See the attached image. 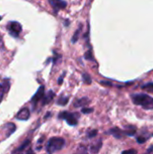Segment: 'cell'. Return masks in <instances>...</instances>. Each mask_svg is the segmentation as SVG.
I'll list each match as a JSON object with an SVG mask.
<instances>
[{
	"label": "cell",
	"instance_id": "9c48e42d",
	"mask_svg": "<svg viewBox=\"0 0 153 154\" xmlns=\"http://www.w3.org/2000/svg\"><path fill=\"white\" fill-rule=\"evenodd\" d=\"M9 86H10V84H9V81H7V80H5V81L4 83H2V84H0V103H1V101L3 100L4 95L8 91Z\"/></svg>",
	"mask_w": 153,
	"mask_h": 154
},
{
	"label": "cell",
	"instance_id": "30bf717a",
	"mask_svg": "<svg viewBox=\"0 0 153 154\" xmlns=\"http://www.w3.org/2000/svg\"><path fill=\"white\" fill-rule=\"evenodd\" d=\"M54 97H55V93L53 92V91H49L48 93H47V95H44V97H43V99H42V105H47V104H49L53 98H54Z\"/></svg>",
	"mask_w": 153,
	"mask_h": 154
},
{
	"label": "cell",
	"instance_id": "3957f363",
	"mask_svg": "<svg viewBox=\"0 0 153 154\" xmlns=\"http://www.w3.org/2000/svg\"><path fill=\"white\" fill-rule=\"evenodd\" d=\"M59 117L60 119H64L69 125H78V115L71 114L68 112H62L60 114Z\"/></svg>",
	"mask_w": 153,
	"mask_h": 154
},
{
	"label": "cell",
	"instance_id": "cb8c5ba5",
	"mask_svg": "<svg viewBox=\"0 0 153 154\" xmlns=\"http://www.w3.org/2000/svg\"><path fill=\"white\" fill-rule=\"evenodd\" d=\"M3 47H4V42H3V39H2V37L0 36V50H2V49H3Z\"/></svg>",
	"mask_w": 153,
	"mask_h": 154
},
{
	"label": "cell",
	"instance_id": "ac0fdd59",
	"mask_svg": "<svg viewBox=\"0 0 153 154\" xmlns=\"http://www.w3.org/2000/svg\"><path fill=\"white\" fill-rule=\"evenodd\" d=\"M83 79H84V82H85L86 84H90V83H91V79H90V77H89L88 74L84 73V74H83Z\"/></svg>",
	"mask_w": 153,
	"mask_h": 154
},
{
	"label": "cell",
	"instance_id": "6da1fadb",
	"mask_svg": "<svg viewBox=\"0 0 153 154\" xmlns=\"http://www.w3.org/2000/svg\"><path fill=\"white\" fill-rule=\"evenodd\" d=\"M132 100L133 104L142 106L144 109H153V98L146 94H134L132 95Z\"/></svg>",
	"mask_w": 153,
	"mask_h": 154
},
{
	"label": "cell",
	"instance_id": "603a6c76",
	"mask_svg": "<svg viewBox=\"0 0 153 154\" xmlns=\"http://www.w3.org/2000/svg\"><path fill=\"white\" fill-rule=\"evenodd\" d=\"M123 153L136 154V153H137V152H136L135 150H128V151H124V152H123Z\"/></svg>",
	"mask_w": 153,
	"mask_h": 154
},
{
	"label": "cell",
	"instance_id": "8992f818",
	"mask_svg": "<svg viewBox=\"0 0 153 154\" xmlns=\"http://www.w3.org/2000/svg\"><path fill=\"white\" fill-rule=\"evenodd\" d=\"M30 115H31V114H30V110H29L27 107H24V108L21 109V110L17 113V115H16V119L26 121V120L29 119Z\"/></svg>",
	"mask_w": 153,
	"mask_h": 154
},
{
	"label": "cell",
	"instance_id": "52a82bcc",
	"mask_svg": "<svg viewBox=\"0 0 153 154\" xmlns=\"http://www.w3.org/2000/svg\"><path fill=\"white\" fill-rule=\"evenodd\" d=\"M15 130H16V127H15V125H14V124H12V123L6 124V125L2 128V131H3L4 133H5V138L9 137Z\"/></svg>",
	"mask_w": 153,
	"mask_h": 154
},
{
	"label": "cell",
	"instance_id": "8fae6325",
	"mask_svg": "<svg viewBox=\"0 0 153 154\" xmlns=\"http://www.w3.org/2000/svg\"><path fill=\"white\" fill-rule=\"evenodd\" d=\"M101 147H102V143H101V141H98L97 143L92 144V145L89 147L90 149L88 150V152H92V153H96V152H99V150H100Z\"/></svg>",
	"mask_w": 153,
	"mask_h": 154
},
{
	"label": "cell",
	"instance_id": "ffe728a7",
	"mask_svg": "<svg viewBox=\"0 0 153 154\" xmlns=\"http://www.w3.org/2000/svg\"><path fill=\"white\" fill-rule=\"evenodd\" d=\"M93 112V108H83L82 109V113L84 114H89Z\"/></svg>",
	"mask_w": 153,
	"mask_h": 154
},
{
	"label": "cell",
	"instance_id": "44dd1931",
	"mask_svg": "<svg viewBox=\"0 0 153 154\" xmlns=\"http://www.w3.org/2000/svg\"><path fill=\"white\" fill-rule=\"evenodd\" d=\"M96 134H97V131H96V130L92 131L90 134H88V138H93V137H95V136L96 135Z\"/></svg>",
	"mask_w": 153,
	"mask_h": 154
},
{
	"label": "cell",
	"instance_id": "484cf974",
	"mask_svg": "<svg viewBox=\"0 0 153 154\" xmlns=\"http://www.w3.org/2000/svg\"><path fill=\"white\" fill-rule=\"evenodd\" d=\"M1 20H2V17H1V16H0V21H1Z\"/></svg>",
	"mask_w": 153,
	"mask_h": 154
},
{
	"label": "cell",
	"instance_id": "5bb4252c",
	"mask_svg": "<svg viewBox=\"0 0 153 154\" xmlns=\"http://www.w3.org/2000/svg\"><path fill=\"white\" fill-rule=\"evenodd\" d=\"M68 102H69V97L63 96V97H60V98L58 100L57 104L60 105V106H65V105H67Z\"/></svg>",
	"mask_w": 153,
	"mask_h": 154
},
{
	"label": "cell",
	"instance_id": "d6986e66",
	"mask_svg": "<svg viewBox=\"0 0 153 154\" xmlns=\"http://www.w3.org/2000/svg\"><path fill=\"white\" fill-rule=\"evenodd\" d=\"M85 59H86V60H94V58H93V56H92V53H91V51H88L86 52V54H85Z\"/></svg>",
	"mask_w": 153,
	"mask_h": 154
},
{
	"label": "cell",
	"instance_id": "9a60e30c",
	"mask_svg": "<svg viewBox=\"0 0 153 154\" xmlns=\"http://www.w3.org/2000/svg\"><path fill=\"white\" fill-rule=\"evenodd\" d=\"M88 101H89V100H88L87 97H83V98L78 100V101L76 102V105H75V106H76L77 107H78V106H84V105L87 104Z\"/></svg>",
	"mask_w": 153,
	"mask_h": 154
},
{
	"label": "cell",
	"instance_id": "7c38bea8",
	"mask_svg": "<svg viewBox=\"0 0 153 154\" xmlns=\"http://www.w3.org/2000/svg\"><path fill=\"white\" fill-rule=\"evenodd\" d=\"M30 144V141L29 140H26L23 144H21L16 150H14V152H13V153H19V152H23L27 147H28V145Z\"/></svg>",
	"mask_w": 153,
	"mask_h": 154
},
{
	"label": "cell",
	"instance_id": "7402d4cb",
	"mask_svg": "<svg viewBox=\"0 0 153 154\" xmlns=\"http://www.w3.org/2000/svg\"><path fill=\"white\" fill-rule=\"evenodd\" d=\"M137 142L139 143H145L146 142V138H144V137H138L137 138Z\"/></svg>",
	"mask_w": 153,
	"mask_h": 154
},
{
	"label": "cell",
	"instance_id": "7a4b0ae2",
	"mask_svg": "<svg viewBox=\"0 0 153 154\" xmlns=\"http://www.w3.org/2000/svg\"><path fill=\"white\" fill-rule=\"evenodd\" d=\"M65 145V141L60 137H52L49 140L46 147V151L48 153H54L60 151Z\"/></svg>",
	"mask_w": 153,
	"mask_h": 154
},
{
	"label": "cell",
	"instance_id": "277c9868",
	"mask_svg": "<svg viewBox=\"0 0 153 154\" xmlns=\"http://www.w3.org/2000/svg\"><path fill=\"white\" fill-rule=\"evenodd\" d=\"M7 29L9 33L14 37H18L22 32V25L18 22H10L7 24Z\"/></svg>",
	"mask_w": 153,
	"mask_h": 154
},
{
	"label": "cell",
	"instance_id": "5b68a950",
	"mask_svg": "<svg viewBox=\"0 0 153 154\" xmlns=\"http://www.w3.org/2000/svg\"><path fill=\"white\" fill-rule=\"evenodd\" d=\"M44 95H45V88H44V86H41V87L39 88V89L37 90L36 94L33 96V97H32V100H31L32 104L33 105V107H35V106L38 105V103H39L41 100L43 99Z\"/></svg>",
	"mask_w": 153,
	"mask_h": 154
},
{
	"label": "cell",
	"instance_id": "2e32d148",
	"mask_svg": "<svg viewBox=\"0 0 153 154\" xmlns=\"http://www.w3.org/2000/svg\"><path fill=\"white\" fill-rule=\"evenodd\" d=\"M81 28H82V26H79V28L76 31L75 34H74V35H73V37H72V42H74V43H75V42L78 40V37H79V33H80Z\"/></svg>",
	"mask_w": 153,
	"mask_h": 154
},
{
	"label": "cell",
	"instance_id": "e0dca14e",
	"mask_svg": "<svg viewBox=\"0 0 153 154\" xmlns=\"http://www.w3.org/2000/svg\"><path fill=\"white\" fill-rule=\"evenodd\" d=\"M142 88L145 90H148V91H151L153 92V83H148V84H145L143 86H142Z\"/></svg>",
	"mask_w": 153,
	"mask_h": 154
},
{
	"label": "cell",
	"instance_id": "ba28073f",
	"mask_svg": "<svg viewBox=\"0 0 153 154\" xmlns=\"http://www.w3.org/2000/svg\"><path fill=\"white\" fill-rule=\"evenodd\" d=\"M49 1L55 10L64 9L67 6V3L64 0H49Z\"/></svg>",
	"mask_w": 153,
	"mask_h": 154
},
{
	"label": "cell",
	"instance_id": "d4e9b609",
	"mask_svg": "<svg viewBox=\"0 0 153 154\" xmlns=\"http://www.w3.org/2000/svg\"><path fill=\"white\" fill-rule=\"evenodd\" d=\"M62 80H63V77H61L60 79H58V84H60H60L62 83Z\"/></svg>",
	"mask_w": 153,
	"mask_h": 154
},
{
	"label": "cell",
	"instance_id": "4fadbf2b",
	"mask_svg": "<svg viewBox=\"0 0 153 154\" xmlns=\"http://www.w3.org/2000/svg\"><path fill=\"white\" fill-rule=\"evenodd\" d=\"M109 134H113L115 138H118V139H119V138L122 137V135H123V134H124V132L119 130L118 128H113V129H111V130L109 131Z\"/></svg>",
	"mask_w": 153,
	"mask_h": 154
}]
</instances>
